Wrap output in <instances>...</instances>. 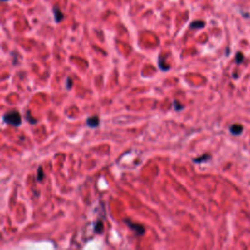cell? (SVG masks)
<instances>
[{
    "label": "cell",
    "mask_w": 250,
    "mask_h": 250,
    "mask_svg": "<svg viewBox=\"0 0 250 250\" xmlns=\"http://www.w3.org/2000/svg\"><path fill=\"white\" fill-rule=\"evenodd\" d=\"M174 109H175L176 110H180V109H183V105H181L178 104V102H174Z\"/></svg>",
    "instance_id": "12"
},
{
    "label": "cell",
    "mask_w": 250,
    "mask_h": 250,
    "mask_svg": "<svg viewBox=\"0 0 250 250\" xmlns=\"http://www.w3.org/2000/svg\"><path fill=\"white\" fill-rule=\"evenodd\" d=\"M27 120L28 121L29 123H32V124H35L37 122L36 119H32V116L29 115V111H27Z\"/></svg>",
    "instance_id": "10"
},
{
    "label": "cell",
    "mask_w": 250,
    "mask_h": 250,
    "mask_svg": "<svg viewBox=\"0 0 250 250\" xmlns=\"http://www.w3.org/2000/svg\"><path fill=\"white\" fill-rule=\"evenodd\" d=\"M43 178H44V173H43V171H42V167L40 166V167L37 169V181H42L43 180Z\"/></svg>",
    "instance_id": "8"
},
{
    "label": "cell",
    "mask_w": 250,
    "mask_h": 250,
    "mask_svg": "<svg viewBox=\"0 0 250 250\" xmlns=\"http://www.w3.org/2000/svg\"><path fill=\"white\" fill-rule=\"evenodd\" d=\"M99 123H100V119L98 118L97 116H91V117H89V118L86 120V124H87V126L92 127V128H94V127H98V126H99Z\"/></svg>",
    "instance_id": "3"
},
{
    "label": "cell",
    "mask_w": 250,
    "mask_h": 250,
    "mask_svg": "<svg viewBox=\"0 0 250 250\" xmlns=\"http://www.w3.org/2000/svg\"><path fill=\"white\" fill-rule=\"evenodd\" d=\"M236 61H237V63H241L242 61H243V56H242L241 53H238L237 54V57H236Z\"/></svg>",
    "instance_id": "11"
},
{
    "label": "cell",
    "mask_w": 250,
    "mask_h": 250,
    "mask_svg": "<svg viewBox=\"0 0 250 250\" xmlns=\"http://www.w3.org/2000/svg\"><path fill=\"white\" fill-rule=\"evenodd\" d=\"M3 120L7 124H10L13 126H19L22 123L21 115L17 110H11L6 112L3 115Z\"/></svg>",
    "instance_id": "1"
},
{
    "label": "cell",
    "mask_w": 250,
    "mask_h": 250,
    "mask_svg": "<svg viewBox=\"0 0 250 250\" xmlns=\"http://www.w3.org/2000/svg\"><path fill=\"white\" fill-rule=\"evenodd\" d=\"M125 223L128 225V227L133 230L136 233L139 234V236H142V234L145 233V229H144V227L140 224H136V223H132L131 221L129 220H125Z\"/></svg>",
    "instance_id": "2"
},
{
    "label": "cell",
    "mask_w": 250,
    "mask_h": 250,
    "mask_svg": "<svg viewBox=\"0 0 250 250\" xmlns=\"http://www.w3.org/2000/svg\"><path fill=\"white\" fill-rule=\"evenodd\" d=\"M103 231V223L101 221H98L95 224V232L96 233H102Z\"/></svg>",
    "instance_id": "7"
},
{
    "label": "cell",
    "mask_w": 250,
    "mask_h": 250,
    "mask_svg": "<svg viewBox=\"0 0 250 250\" xmlns=\"http://www.w3.org/2000/svg\"><path fill=\"white\" fill-rule=\"evenodd\" d=\"M2 1H8V0H2Z\"/></svg>",
    "instance_id": "14"
},
{
    "label": "cell",
    "mask_w": 250,
    "mask_h": 250,
    "mask_svg": "<svg viewBox=\"0 0 250 250\" xmlns=\"http://www.w3.org/2000/svg\"><path fill=\"white\" fill-rule=\"evenodd\" d=\"M53 11H54V16H55V21L57 22H60L64 19V14L61 12L60 8L58 6H55L54 8H53Z\"/></svg>",
    "instance_id": "4"
},
{
    "label": "cell",
    "mask_w": 250,
    "mask_h": 250,
    "mask_svg": "<svg viewBox=\"0 0 250 250\" xmlns=\"http://www.w3.org/2000/svg\"><path fill=\"white\" fill-rule=\"evenodd\" d=\"M205 26V22L202 21H196V22H193L191 24V28H201Z\"/></svg>",
    "instance_id": "6"
},
{
    "label": "cell",
    "mask_w": 250,
    "mask_h": 250,
    "mask_svg": "<svg viewBox=\"0 0 250 250\" xmlns=\"http://www.w3.org/2000/svg\"><path fill=\"white\" fill-rule=\"evenodd\" d=\"M230 130H231V133L233 135H239L242 132V130H243V127H242L240 124H233L231 126Z\"/></svg>",
    "instance_id": "5"
},
{
    "label": "cell",
    "mask_w": 250,
    "mask_h": 250,
    "mask_svg": "<svg viewBox=\"0 0 250 250\" xmlns=\"http://www.w3.org/2000/svg\"><path fill=\"white\" fill-rule=\"evenodd\" d=\"M71 85H72V81H71V79L69 77L66 79V88L67 89H71Z\"/></svg>",
    "instance_id": "13"
},
{
    "label": "cell",
    "mask_w": 250,
    "mask_h": 250,
    "mask_svg": "<svg viewBox=\"0 0 250 250\" xmlns=\"http://www.w3.org/2000/svg\"><path fill=\"white\" fill-rule=\"evenodd\" d=\"M209 158H210V155H208V154H204V155H202V156L199 157V158H195V159H194V161L196 162V163H199V162H201V161H204V160H206V159H209Z\"/></svg>",
    "instance_id": "9"
}]
</instances>
